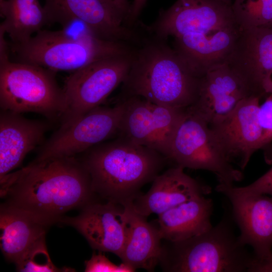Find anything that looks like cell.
<instances>
[{"label":"cell","mask_w":272,"mask_h":272,"mask_svg":"<svg viewBox=\"0 0 272 272\" xmlns=\"http://www.w3.org/2000/svg\"><path fill=\"white\" fill-rule=\"evenodd\" d=\"M134 50L129 54L98 60L71 73L62 87L65 108L61 124L100 106L123 83L130 70Z\"/></svg>","instance_id":"ba28073f"},{"label":"cell","mask_w":272,"mask_h":272,"mask_svg":"<svg viewBox=\"0 0 272 272\" xmlns=\"http://www.w3.org/2000/svg\"><path fill=\"white\" fill-rule=\"evenodd\" d=\"M234 224L230 207L225 206L220 221L202 233L162 240L159 264L168 272H249L255 256L240 242Z\"/></svg>","instance_id":"5b68a950"},{"label":"cell","mask_w":272,"mask_h":272,"mask_svg":"<svg viewBox=\"0 0 272 272\" xmlns=\"http://www.w3.org/2000/svg\"><path fill=\"white\" fill-rule=\"evenodd\" d=\"M4 203L51 225L66 212L95 201L90 175L76 156L33 160L0 178Z\"/></svg>","instance_id":"6da1fadb"},{"label":"cell","mask_w":272,"mask_h":272,"mask_svg":"<svg viewBox=\"0 0 272 272\" xmlns=\"http://www.w3.org/2000/svg\"><path fill=\"white\" fill-rule=\"evenodd\" d=\"M15 264L19 271L53 272L71 270L58 268L53 264L47 250L45 240L34 245Z\"/></svg>","instance_id":"d4e9b609"},{"label":"cell","mask_w":272,"mask_h":272,"mask_svg":"<svg viewBox=\"0 0 272 272\" xmlns=\"http://www.w3.org/2000/svg\"><path fill=\"white\" fill-rule=\"evenodd\" d=\"M125 17L126 23L130 13L131 5L128 0H108Z\"/></svg>","instance_id":"4dcf8cb0"},{"label":"cell","mask_w":272,"mask_h":272,"mask_svg":"<svg viewBox=\"0 0 272 272\" xmlns=\"http://www.w3.org/2000/svg\"><path fill=\"white\" fill-rule=\"evenodd\" d=\"M238 27L231 5L220 0H177L160 11L149 31L165 40L185 34L226 40L234 36Z\"/></svg>","instance_id":"52a82bcc"},{"label":"cell","mask_w":272,"mask_h":272,"mask_svg":"<svg viewBox=\"0 0 272 272\" xmlns=\"http://www.w3.org/2000/svg\"><path fill=\"white\" fill-rule=\"evenodd\" d=\"M51 226L31 214L4 203L1 206V249L5 257L16 263L31 248L45 240Z\"/></svg>","instance_id":"ffe728a7"},{"label":"cell","mask_w":272,"mask_h":272,"mask_svg":"<svg viewBox=\"0 0 272 272\" xmlns=\"http://www.w3.org/2000/svg\"><path fill=\"white\" fill-rule=\"evenodd\" d=\"M235 194L242 196L268 194L272 196V168L252 183L242 187L227 184Z\"/></svg>","instance_id":"484cf974"},{"label":"cell","mask_w":272,"mask_h":272,"mask_svg":"<svg viewBox=\"0 0 272 272\" xmlns=\"http://www.w3.org/2000/svg\"><path fill=\"white\" fill-rule=\"evenodd\" d=\"M231 7L241 30L266 27L272 22V0H234Z\"/></svg>","instance_id":"cb8c5ba5"},{"label":"cell","mask_w":272,"mask_h":272,"mask_svg":"<svg viewBox=\"0 0 272 272\" xmlns=\"http://www.w3.org/2000/svg\"><path fill=\"white\" fill-rule=\"evenodd\" d=\"M44 7L50 24L62 27L79 20L103 39L133 45L141 41L127 25L124 16L108 0H45Z\"/></svg>","instance_id":"7c38bea8"},{"label":"cell","mask_w":272,"mask_h":272,"mask_svg":"<svg viewBox=\"0 0 272 272\" xmlns=\"http://www.w3.org/2000/svg\"><path fill=\"white\" fill-rule=\"evenodd\" d=\"M266 27L272 28V22Z\"/></svg>","instance_id":"836d02e7"},{"label":"cell","mask_w":272,"mask_h":272,"mask_svg":"<svg viewBox=\"0 0 272 272\" xmlns=\"http://www.w3.org/2000/svg\"><path fill=\"white\" fill-rule=\"evenodd\" d=\"M260 97L244 98L222 119L210 125L215 136L229 161L241 170L251 157L262 148V130L258 120Z\"/></svg>","instance_id":"4fadbf2b"},{"label":"cell","mask_w":272,"mask_h":272,"mask_svg":"<svg viewBox=\"0 0 272 272\" xmlns=\"http://www.w3.org/2000/svg\"><path fill=\"white\" fill-rule=\"evenodd\" d=\"M184 169L175 166L159 174L146 193H141L126 205L147 217L153 214L159 215L186 201L211 192L210 185L188 175Z\"/></svg>","instance_id":"ac0fdd59"},{"label":"cell","mask_w":272,"mask_h":272,"mask_svg":"<svg viewBox=\"0 0 272 272\" xmlns=\"http://www.w3.org/2000/svg\"><path fill=\"white\" fill-rule=\"evenodd\" d=\"M123 105L99 106L59 128L39 148L35 160L76 156L118 135Z\"/></svg>","instance_id":"8fae6325"},{"label":"cell","mask_w":272,"mask_h":272,"mask_svg":"<svg viewBox=\"0 0 272 272\" xmlns=\"http://www.w3.org/2000/svg\"><path fill=\"white\" fill-rule=\"evenodd\" d=\"M59 222L76 228L93 249L120 256L128 231L125 206L94 201L77 216L63 217Z\"/></svg>","instance_id":"9a60e30c"},{"label":"cell","mask_w":272,"mask_h":272,"mask_svg":"<svg viewBox=\"0 0 272 272\" xmlns=\"http://www.w3.org/2000/svg\"><path fill=\"white\" fill-rule=\"evenodd\" d=\"M134 49L132 44L103 39L87 27L75 24L59 30H41L25 42L9 45L15 61L71 73Z\"/></svg>","instance_id":"277c9868"},{"label":"cell","mask_w":272,"mask_h":272,"mask_svg":"<svg viewBox=\"0 0 272 272\" xmlns=\"http://www.w3.org/2000/svg\"><path fill=\"white\" fill-rule=\"evenodd\" d=\"M165 40L154 36L135 47L123 82L124 97L138 96L160 105L187 109L198 97L201 78Z\"/></svg>","instance_id":"3957f363"},{"label":"cell","mask_w":272,"mask_h":272,"mask_svg":"<svg viewBox=\"0 0 272 272\" xmlns=\"http://www.w3.org/2000/svg\"><path fill=\"white\" fill-rule=\"evenodd\" d=\"M220 1L225 2L229 5H232L231 0H220Z\"/></svg>","instance_id":"d6a6232c"},{"label":"cell","mask_w":272,"mask_h":272,"mask_svg":"<svg viewBox=\"0 0 272 272\" xmlns=\"http://www.w3.org/2000/svg\"><path fill=\"white\" fill-rule=\"evenodd\" d=\"M4 0H0V2H2V1H3Z\"/></svg>","instance_id":"e575fe53"},{"label":"cell","mask_w":272,"mask_h":272,"mask_svg":"<svg viewBox=\"0 0 272 272\" xmlns=\"http://www.w3.org/2000/svg\"><path fill=\"white\" fill-rule=\"evenodd\" d=\"M147 0H133L131 4L130 11L127 20V25L131 27L141 14Z\"/></svg>","instance_id":"f1b7e54d"},{"label":"cell","mask_w":272,"mask_h":272,"mask_svg":"<svg viewBox=\"0 0 272 272\" xmlns=\"http://www.w3.org/2000/svg\"><path fill=\"white\" fill-rule=\"evenodd\" d=\"M56 72L28 63L14 61L9 54L0 55V106L17 113L33 112L48 118L61 119L65 108L62 88Z\"/></svg>","instance_id":"8992f818"},{"label":"cell","mask_w":272,"mask_h":272,"mask_svg":"<svg viewBox=\"0 0 272 272\" xmlns=\"http://www.w3.org/2000/svg\"><path fill=\"white\" fill-rule=\"evenodd\" d=\"M118 136L169 156L171 142L187 109L152 103L138 96L124 97Z\"/></svg>","instance_id":"30bf717a"},{"label":"cell","mask_w":272,"mask_h":272,"mask_svg":"<svg viewBox=\"0 0 272 272\" xmlns=\"http://www.w3.org/2000/svg\"><path fill=\"white\" fill-rule=\"evenodd\" d=\"M213 211L212 199L199 196L158 215L156 225L162 240L181 241L210 229Z\"/></svg>","instance_id":"44dd1931"},{"label":"cell","mask_w":272,"mask_h":272,"mask_svg":"<svg viewBox=\"0 0 272 272\" xmlns=\"http://www.w3.org/2000/svg\"><path fill=\"white\" fill-rule=\"evenodd\" d=\"M249 96L240 79L224 63L201 78L198 97L187 111L210 125L224 118L241 100Z\"/></svg>","instance_id":"e0dca14e"},{"label":"cell","mask_w":272,"mask_h":272,"mask_svg":"<svg viewBox=\"0 0 272 272\" xmlns=\"http://www.w3.org/2000/svg\"><path fill=\"white\" fill-rule=\"evenodd\" d=\"M215 189L229 200L233 219L240 230V242L252 247L257 260L269 256L272 253V196H240L222 183Z\"/></svg>","instance_id":"2e32d148"},{"label":"cell","mask_w":272,"mask_h":272,"mask_svg":"<svg viewBox=\"0 0 272 272\" xmlns=\"http://www.w3.org/2000/svg\"><path fill=\"white\" fill-rule=\"evenodd\" d=\"M264 102L259 105L258 120L262 130V148H266L272 143V93Z\"/></svg>","instance_id":"83f0119b"},{"label":"cell","mask_w":272,"mask_h":272,"mask_svg":"<svg viewBox=\"0 0 272 272\" xmlns=\"http://www.w3.org/2000/svg\"><path fill=\"white\" fill-rule=\"evenodd\" d=\"M249 272H272V253L261 260L255 258Z\"/></svg>","instance_id":"f546056e"},{"label":"cell","mask_w":272,"mask_h":272,"mask_svg":"<svg viewBox=\"0 0 272 272\" xmlns=\"http://www.w3.org/2000/svg\"><path fill=\"white\" fill-rule=\"evenodd\" d=\"M80 159L90 175L95 195L123 206L153 181L167 159L153 149L120 136L90 148Z\"/></svg>","instance_id":"7a4b0ae2"},{"label":"cell","mask_w":272,"mask_h":272,"mask_svg":"<svg viewBox=\"0 0 272 272\" xmlns=\"http://www.w3.org/2000/svg\"><path fill=\"white\" fill-rule=\"evenodd\" d=\"M265 92L266 94L272 93V74L269 78L266 84L265 87Z\"/></svg>","instance_id":"1f68e13d"},{"label":"cell","mask_w":272,"mask_h":272,"mask_svg":"<svg viewBox=\"0 0 272 272\" xmlns=\"http://www.w3.org/2000/svg\"><path fill=\"white\" fill-rule=\"evenodd\" d=\"M0 9L4 19L0 29L9 36L12 43L25 42L44 26L50 25L39 0H4L0 2Z\"/></svg>","instance_id":"603a6c76"},{"label":"cell","mask_w":272,"mask_h":272,"mask_svg":"<svg viewBox=\"0 0 272 272\" xmlns=\"http://www.w3.org/2000/svg\"><path fill=\"white\" fill-rule=\"evenodd\" d=\"M48 123L2 110L0 114V178L20 166L26 156L41 146Z\"/></svg>","instance_id":"d6986e66"},{"label":"cell","mask_w":272,"mask_h":272,"mask_svg":"<svg viewBox=\"0 0 272 272\" xmlns=\"http://www.w3.org/2000/svg\"><path fill=\"white\" fill-rule=\"evenodd\" d=\"M167 159L183 168L210 171L219 183L233 184L243 177L227 158L209 125L188 112L174 135Z\"/></svg>","instance_id":"9c48e42d"},{"label":"cell","mask_w":272,"mask_h":272,"mask_svg":"<svg viewBox=\"0 0 272 272\" xmlns=\"http://www.w3.org/2000/svg\"><path fill=\"white\" fill-rule=\"evenodd\" d=\"M225 63L251 96L265 95V87L272 74V28L241 30Z\"/></svg>","instance_id":"5bb4252c"},{"label":"cell","mask_w":272,"mask_h":272,"mask_svg":"<svg viewBox=\"0 0 272 272\" xmlns=\"http://www.w3.org/2000/svg\"><path fill=\"white\" fill-rule=\"evenodd\" d=\"M128 231L122 251L119 256L122 262L135 270H154L159 264L162 239L156 225L147 221L144 217L128 205H125Z\"/></svg>","instance_id":"7402d4cb"},{"label":"cell","mask_w":272,"mask_h":272,"mask_svg":"<svg viewBox=\"0 0 272 272\" xmlns=\"http://www.w3.org/2000/svg\"><path fill=\"white\" fill-rule=\"evenodd\" d=\"M135 269L128 264L122 262L117 265L104 254L94 253L91 258L85 261V271L86 272H133Z\"/></svg>","instance_id":"4316f807"}]
</instances>
